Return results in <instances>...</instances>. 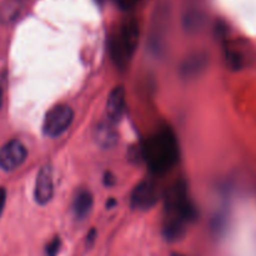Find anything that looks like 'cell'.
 Listing matches in <instances>:
<instances>
[{
    "label": "cell",
    "mask_w": 256,
    "mask_h": 256,
    "mask_svg": "<svg viewBox=\"0 0 256 256\" xmlns=\"http://www.w3.org/2000/svg\"><path fill=\"white\" fill-rule=\"evenodd\" d=\"M142 154L155 174L162 175L172 169L179 160V145L172 130L164 128L148 138L142 148Z\"/></svg>",
    "instance_id": "1"
},
{
    "label": "cell",
    "mask_w": 256,
    "mask_h": 256,
    "mask_svg": "<svg viewBox=\"0 0 256 256\" xmlns=\"http://www.w3.org/2000/svg\"><path fill=\"white\" fill-rule=\"evenodd\" d=\"M166 219L164 224V235L169 242H176L185 235L186 224L195 218V209L188 196L185 182H176L169 190L165 202Z\"/></svg>",
    "instance_id": "2"
},
{
    "label": "cell",
    "mask_w": 256,
    "mask_h": 256,
    "mask_svg": "<svg viewBox=\"0 0 256 256\" xmlns=\"http://www.w3.org/2000/svg\"><path fill=\"white\" fill-rule=\"evenodd\" d=\"M139 42V24L135 19L125 20L110 40V54L116 66L125 68Z\"/></svg>",
    "instance_id": "3"
},
{
    "label": "cell",
    "mask_w": 256,
    "mask_h": 256,
    "mask_svg": "<svg viewBox=\"0 0 256 256\" xmlns=\"http://www.w3.org/2000/svg\"><path fill=\"white\" fill-rule=\"evenodd\" d=\"M72 119H74V112L72 108L64 104L56 105L45 115L42 132L49 138L60 136L69 129Z\"/></svg>",
    "instance_id": "4"
},
{
    "label": "cell",
    "mask_w": 256,
    "mask_h": 256,
    "mask_svg": "<svg viewBox=\"0 0 256 256\" xmlns=\"http://www.w3.org/2000/svg\"><path fill=\"white\" fill-rule=\"evenodd\" d=\"M26 148L19 140H10L0 149V169L12 172L26 159Z\"/></svg>",
    "instance_id": "5"
},
{
    "label": "cell",
    "mask_w": 256,
    "mask_h": 256,
    "mask_svg": "<svg viewBox=\"0 0 256 256\" xmlns=\"http://www.w3.org/2000/svg\"><path fill=\"white\" fill-rule=\"evenodd\" d=\"M159 199L156 185L152 182H142L138 185L132 194V208L139 210H149Z\"/></svg>",
    "instance_id": "6"
},
{
    "label": "cell",
    "mask_w": 256,
    "mask_h": 256,
    "mask_svg": "<svg viewBox=\"0 0 256 256\" xmlns=\"http://www.w3.org/2000/svg\"><path fill=\"white\" fill-rule=\"evenodd\" d=\"M54 176L50 165H45L40 169L35 182L34 196L38 204L46 205L54 194Z\"/></svg>",
    "instance_id": "7"
},
{
    "label": "cell",
    "mask_w": 256,
    "mask_h": 256,
    "mask_svg": "<svg viewBox=\"0 0 256 256\" xmlns=\"http://www.w3.org/2000/svg\"><path fill=\"white\" fill-rule=\"evenodd\" d=\"M125 90L122 86H116L108 96L106 102V120L116 125L122 120L125 112Z\"/></svg>",
    "instance_id": "8"
},
{
    "label": "cell",
    "mask_w": 256,
    "mask_h": 256,
    "mask_svg": "<svg viewBox=\"0 0 256 256\" xmlns=\"http://www.w3.org/2000/svg\"><path fill=\"white\" fill-rule=\"evenodd\" d=\"M26 8L25 0H5L0 5V22L12 24L16 22Z\"/></svg>",
    "instance_id": "9"
},
{
    "label": "cell",
    "mask_w": 256,
    "mask_h": 256,
    "mask_svg": "<svg viewBox=\"0 0 256 256\" xmlns=\"http://www.w3.org/2000/svg\"><path fill=\"white\" fill-rule=\"evenodd\" d=\"M92 195L89 190H80L72 200V214L76 219L82 220L90 214L92 208Z\"/></svg>",
    "instance_id": "10"
},
{
    "label": "cell",
    "mask_w": 256,
    "mask_h": 256,
    "mask_svg": "<svg viewBox=\"0 0 256 256\" xmlns=\"http://www.w3.org/2000/svg\"><path fill=\"white\" fill-rule=\"evenodd\" d=\"M115 125L109 122L108 120L102 122L95 129V140L100 146L109 149V148L114 146L118 142V134L116 130L114 129Z\"/></svg>",
    "instance_id": "11"
},
{
    "label": "cell",
    "mask_w": 256,
    "mask_h": 256,
    "mask_svg": "<svg viewBox=\"0 0 256 256\" xmlns=\"http://www.w3.org/2000/svg\"><path fill=\"white\" fill-rule=\"evenodd\" d=\"M202 62H204V60L202 58H192L189 62H186V65L184 66V72L186 74H196L200 69H202Z\"/></svg>",
    "instance_id": "12"
},
{
    "label": "cell",
    "mask_w": 256,
    "mask_h": 256,
    "mask_svg": "<svg viewBox=\"0 0 256 256\" xmlns=\"http://www.w3.org/2000/svg\"><path fill=\"white\" fill-rule=\"evenodd\" d=\"M60 248H62V242L59 238H54L49 244L46 245V256H56L59 252Z\"/></svg>",
    "instance_id": "13"
},
{
    "label": "cell",
    "mask_w": 256,
    "mask_h": 256,
    "mask_svg": "<svg viewBox=\"0 0 256 256\" xmlns=\"http://www.w3.org/2000/svg\"><path fill=\"white\" fill-rule=\"evenodd\" d=\"M115 2L122 9H132V8H134L142 0H115Z\"/></svg>",
    "instance_id": "14"
},
{
    "label": "cell",
    "mask_w": 256,
    "mask_h": 256,
    "mask_svg": "<svg viewBox=\"0 0 256 256\" xmlns=\"http://www.w3.org/2000/svg\"><path fill=\"white\" fill-rule=\"evenodd\" d=\"M5 202H6V192H5L4 188L0 186V215H2V210H4Z\"/></svg>",
    "instance_id": "15"
},
{
    "label": "cell",
    "mask_w": 256,
    "mask_h": 256,
    "mask_svg": "<svg viewBox=\"0 0 256 256\" xmlns=\"http://www.w3.org/2000/svg\"><path fill=\"white\" fill-rule=\"evenodd\" d=\"M112 179H114V178L112 176V174H110V172H108V174L105 175V182H106L108 185H110L112 182H114V180Z\"/></svg>",
    "instance_id": "16"
},
{
    "label": "cell",
    "mask_w": 256,
    "mask_h": 256,
    "mask_svg": "<svg viewBox=\"0 0 256 256\" xmlns=\"http://www.w3.org/2000/svg\"><path fill=\"white\" fill-rule=\"evenodd\" d=\"M94 238H95V230H92V232H90V234L88 235V242H94Z\"/></svg>",
    "instance_id": "17"
},
{
    "label": "cell",
    "mask_w": 256,
    "mask_h": 256,
    "mask_svg": "<svg viewBox=\"0 0 256 256\" xmlns=\"http://www.w3.org/2000/svg\"><path fill=\"white\" fill-rule=\"evenodd\" d=\"M2 82H0V108H2Z\"/></svg>",
    "instance_id": "18"
}]
</instances>
